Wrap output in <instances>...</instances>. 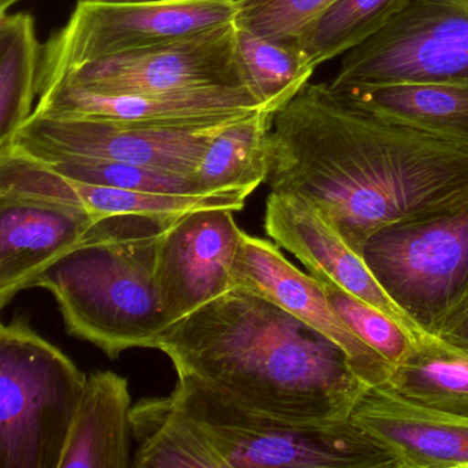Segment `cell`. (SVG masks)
Wrapping results in <instances>:
<instances>
[{"instance_id": "obj_1", "label": "cell", "mask_w": 468, "mask_h": 468, "mask_svg": "<svg viewBox=\"0 0 468 468\" xmlns=\"http://www.w3.org/2000/svg\"><path fill=\"white\" fill-rule=\"evenodd\" d=\"M271 191L306 199L361 254L385 227L468 191V149L308 83L273 117Z\"/></svg>"}, {"instance_id": "obj_2", "label": "cell", "mask_w": 468, "mask_h": 468, "mask_svg": "<svg viewBox=\"0 0 468 468\" xmlns=\"http://www.w3.org/2000/svg\"><path fill=\"white\" fill-rule=\"evenodd\" d=\"M155 350L177 377L283 426L346 420L368 386L335 342L239 286L166 328Z\"/></svg>"}, {"instance_id": "obj_3", "label": "cell", "mask_w": 468, "mask_h": 468, "mask_svg": "<svg viewBox=\"0 0 468 468\" xmlns=\"http://www.w3.org/2000/svg\"><path fill=\"white\" fill-rule=\"evenodd\" d=\"M122 215L101 218L86 239L37 278L69 335L116 360L135 347L155 349L166 330L155 270L161 240L179 218Z\"/></svg>"}, {"instance_id": "obj_4", "label": "cell", "mask_w": 468, "mask_h": 468, "mask_svg": "<svg viewBox=\"0 0 468 468\" xmlns=\"http://www.w3.org/2000/svg\"><path fill=\"white\" fill-rule=\"evenodd\" d=\"M87 382L75 361L16 314L0 327V468H59Z\"/></svg>"}, {"instance_id": "obj_5", "label": "cell", "mask_w": 468, "mask_h": 468, "mask_svg": "<svg viewBox=\"0 0 468 468\" xmlns=\"http://www.w3.org/2000/svg\"><path fill=\"white\" fill-rule=\"evenodd\" d=\"M177 378L175 391L220 468H399L393 452L352 418L283 426Z\"/></svg>"}, {"instance_id": "obj_6", "label": "cell", "mask_w": 468, "mask_h": 468, "mask_svg": "<svg viewBox=\"0 0 468 468\" xmlns=\"http://www.w3.org/2000/svg\"><path fill=\"white\" fill-rule=\"evenodd\" d=\"M361 256L397 306L429 335H437L468 301V191L375 232Z\"/></svg>"}, {"instance_id": "obj_7", "label": "cell", "mask_w": 468, "mask_h": 468, "mask_svg": "<svg viewBox=\"0 0 468 468\" xmlns=\"http://www.w3.org/2000/svg\"><path fill=\"white\" fill-rule=\"evenodd\" d=\"M237 15V0H79L43 46L39 90L84 65L218 28Z\"/></svg>"}, {"instance_id": "obj_8", "label": "cell", "mask_w": 468, "mask_h": 468, "mask_svg": "<svg viewBox=\"0 0 468 468\" xmlns=\"http://www.w3.org/2000/svg\"><path fill=\"white\" fill-rule=\"evenodd\" d=\"M468 78V0H410L371 39L344 54L333 89Z\"/></svg>"}, {"instance_id": "obj_9", "label": "cell", "mask_w": 468, "mask_h": 468, "mask_svg": "<svg viewBox=\"0 0 468 468\" xmlns=\"http://www.w3.org/2000/svg\"><path fill=\"white\" fill-rule=\"evenodd\" d=\"M58 81L103 94L249 89L238 53L235 21L84 65Z\"/></svg>"}, {"instance_id": "obj_10", "label": "cell", "mask_w": 468, "mask_h": 468, "mask_svg": "<svg viewBox=\"0 0 468 468\" xmlns=\"http://www.w3.org/2000/svg\"><path fill=\"white\" fill-rule=\"evenodd\" d=\"M220 128L139 127L106 120L34 113L13 141L0 150L29 158H102L193 179L207 144Z\"/></svg>"}, {"instance_id": "obj_11", "label": "cell", "mask_w": 468, "mask_h": 468, "mask_svg": "<svg viewBox=\"0 0 468 468\" xmlns=\"http://www.w3.org/2000/svg\"><path fill=\"white\" fill-rule=\"evenodd\" d=\"M231 209L180 216L158 250V298L166 328L234 289V262L242 239Z\"/></svg>"}, {"instance_id": "obj_12", "label": "cell", "mask_w": 468, "mask_h": 468, "mask_svg": "<svg viewBox=\"0 0 468 468\" xmlns=\"http://www.w3.org/2000/svg\"><path fill=\"white\" fill-rule=\"evenodd\" d=\"M259 109L264 108L246 87L103 94L58 81L39 90L34 113L106 120L139 127L205 130L223 127Z\"/></svg>"}, {"instance_id": "obj_13", "label": "cell", "mask_w": 468, "mask_h": 468, "mask_svg": "<svg viewBox=\"0 0 468 468\" xmlns=\"http://www.w3.org/2000/svg\"><path fill=\"white\" fill-rule=\"evenodd\" d=\"M232 278L234 287L271 301L335 342L366 385H386L393 366L347 327L320 282L294 267L278 245L243 231Z\"/></svg>"}, {"instance_id": "obj_14", "label": "cell", "mask_w": 468, "mask_h": 468, "mask_svg": "<svg viewBox=\"0 0 468 468\" xmlns=\"http://www.w3.org/2000/svg\"><path fill=\"white\" fill-rule=\"evenodd\" d=\"M265 232L300 260L309 273L352 292L399 323L418 346L440 344L416 325L380 286L363 256L306 199L271 191L265 202Z\"/></svg>"}, {"instance_id": "obj_15", "label": "cell", "mask_w": 468, "mask_h": 468, "mask_svg": "<svg viewBox=\"0 0 468 468\" xmlns=\"http://www.w3.org/2000/svg\"><path fill=\"white\" fill-rule=\"evenodd\" d=\"M0 199L69 207L100 218L122 215L175 216L196 210L240 212L245 197L231 194H166L87 185L59 176L12 152H0Z\"/></svg>"}, {"instance_id": "obj_16", "label": "cell", "mask_w": 468, "mask_h": 468, "mask_svg": "<svg viewBox=\"0 0 468 468\" xmlns=\"http://www.w3.org/2000/svg\"><path fill=\"white\" fill-rule=\"evenodd\" d=\"M350 418L393 452L399 468H468V416L420 407L385 386H367Z\"/></svg>"}, {"instance_id": "obj_17", "label": "cell", "mask_w": 468, "mask_h": 468, "mask_svg": "<svg viewBox=\"0 0 468 468\" xmlns=\"http://www.w3.org/2000/svg\"><path fill=\"white\" fill-rule=\"evenodd\" d=\"M97 216L69 207L0 199V308L86 239Z\"/></svg>"}, {"instance_id": "obj_18", "label": "cell", "mask_w": 468, "mask_h": 468, "mask_svg": "<svg viewBox=\"0 0 468 468\" xmlns=\"http://www.w3.org/2000/svg\"><path fill=\"white\" fill-rule=\"evenodd\" d=\"M127 378L113 371L87 375L59 468H127L133 410Z\"/></svg>"}, {"instance_id": "obj_19", "label": "cell", "mask_w": 468, "mask_h": 468, "mask_svg": "<svg viewBox=\"0 0 468 468\" xmlns=\"http://www.w3.org/2000/svg\"><path fill=\"white\" fill-rule=\"evenodd\" d=\"M335 91L372 113L468 149V78L356 84Z\"/></svg>"}, {"instance_id": "obj_20", "label": "cell", "mask_w": 468, "mask_h": 468, "mask_svg": "<svg viewBox=\"0 0 468 468\" xmlns=\"http://www.w3.org/2000/svg\"><path fill=\"white\" fill-rule=\"evenodd\" d=\"M273 117L259 109L221 127L207 144L194 175L197 191L249 198L267 182Z\"/></svg>"}, {"instance_id": "obj_21", "label": "cell", "mask_w": 468, "mask_h": 468, "mask_svg": "<svg viewBox=\"0 0 468 468\" xmlns=\"http://www.w3.org/2000/svg\"><path fill=\"white\" fill-rule=\"evenodd\" d=\"M135 468H220L176 391L136 402L131 410Z\"/></svg>"}, {"instance_id": "obj_22", "label": "cell", "mask_w": 468, "mask_h": 468, "mask_svg": "<svg viewBox=\"0 0 468 468\" xmlns=\"http://www.w3.org/2000/svg\"><path fill=\"white\" fill-rule=\"evenodd\" d=\"M43 46L28 13L0 15V149L34 114Z\"/></svg>"}, {"instance_id": "obj_23", "label": "cell", "mask_w": 468, "mask_h": 468, "mask_svg": "<svg viewBox=\"0 0 468 468\" xmlns=\"http://www.w3.org/2000/svg\"><path fill=\"white\" fill-rule=\"evenodd\" d=\"M385 388L420 407L468 416V356L442 342L415 346L391 367Z\"/></svg>"}, {"instance_id": "obj_24", "label": "cell", "mask_w": 468, "mask_h": 468, "mask_svg": "<svg viewBox=\"0 0 468 468\" xmlns=\"http://www.w3.org/2000/svg\"><path fill=\"white\" fill-rule=\"evenodd\" d=\"M237 27L238 53L249 89L264 111L275 116L309 83L317 67L295 40L270 39Z\"/></svg>"}, {"instance_id": "obj_25", "label": "cell", "mask_w": 468, "mask_h": 468, "mask_svg": "<svg viewBox=\"0 0 468 468\" xmlns=\"http://www.w3.org/2000/svg\"><path fill=\"white\" fill-rule=\"evenodd\" d=\"M410 0H335L297 40L316 67L382 31Z\"/></svg>"}, {"instance_id": "obj_26", "label": "cell", "mask_w": 468, "mask_h": 468, "mask_svg": "<svg viewBox=\"0 0 468 468\" xmlns=\"http://www.w3.org/2000/svg\"><path fill=\"white\" fill-rule=\"evenodd\" d=\"M0 152H9V150H0ZM29 160L40 164L59 176L87 183V185L146 191V193L202 194L197 191L191 177L146 168L135 164L119 163V161L102 160V158L70 157V155H54V157L29 158Z\"/></svg>"}, {"instance_id": "obj_27", "label": "cell", "mask_w": 468, "mask_h": 468, "mask_svg": "<svg viewBox=\"0 0 468 468\" xmlns=\"http://www.w3.org/2000/svg\"><path fill=\"white\" fill-rule=\"evenodd\" d=\"M314 276V275H312ZM324 290L331 306L347 327L369 347L379 353L391 366L401 363L418 345L407 331L388 314L380 312L352 292L322 276H314Z\"/></svg>"}, {"instance_id": "obj_28", "label": "cell", "mask_w": 468, "mask_h": 468, "mask_svg": "<svg viewBox=\"0 0 468 468\" xmlns=\"http://www.w3.org/2000/svg\"><path fill=\"white\" fill-rule=\"evenodd\" d=\"M335 0H245L235 23L260 37L297 42Z\"/></svg>"}, {"instance_id": "obj_29", "label": "cell", "mask_w": 468, "mask_h": 468, "mask_svg": "<svg viewBox=\"0 0 468 468\" xmlns=\"http://www.w3.org/2000/svg\"><path fill=\"white\" fill-rule=\"evenodd\" d=\"M435 336L442 344L468 356V301L443 322Z\"/></svg>"}, {"instance_id": "obj_30", "label": "cell", "mask_w": 468, "mask_h": 468, "mask_svg": "<svg viewBox=\"0 0 468 468\" xmlns=\"http://www.w3.org/2000/svg\"><path fill=\"white\" fill-rule=\"evenodd\" d=\"M20 2H23V0H0V15L9 12L12 7H15Z\"/></svg>"}, {"instance_id": "obj_31", "label": "cell", "mask_w": 468, "mask_h": 468, "mask_svg": "<svg viewBox=\"0 0 468 468\" xmlns=\"http://www.w3.org/2000/svg\"><path fill=\"white\" fill-rule=\"evenodd\" d=\"M108 2H161V0H108ZM238 6H239L245 0H237Z\"/></svg>"}]
</instances>
